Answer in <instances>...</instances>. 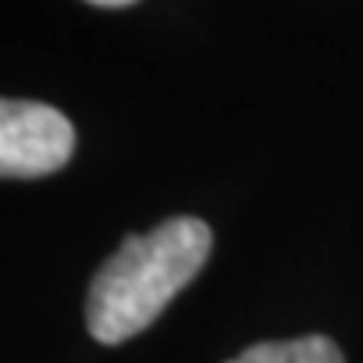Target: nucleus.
<instances>
[{
  "instance_id": "1",
  "label": "nucleus",
  "mask_w": 363,
  "mask_h": 363,
  "mask_svg": "<svg viewBox=\"0 0 363 363\" xmlns=\"http://www.w3.org/2000/svg\"><path fill=\"white\" fill-rule=\"evenodd\" d=\"M208 252L212 229L192 216H175L152 233L128 235L91 279L88 333L108 347L138 337L199 276Z\"/></svg>"
},
{
  "instance_id": "2",
  "label": "nucleus",
  "mask_w": 363,
  "mask_h": 363,
  "mask_svg": "<svg viewBox=\"0 0 363 363\" xmlns=\"http://www.w3.org/2000/svg\"><path fill=\"white\" fill-rule=\"evenodd\" d=\"M74 152V125L40 101L0 98V179H40L65 169Z\"/></svg>"
},
{
  "instance_id": "3",
  "label": "nucleus",
  "mask_w": 363,
  "mask_h": 363,
  "mask_svg": "<svg viewBox=\"0 0 363 363\" xmlns=\"http://www.w3.org/2000/svg\"><path fill=\"white\" fill-rule=\"evenodd\" d=\"M225 363H347L340 347L330 337H299V340H276V343H256L239 357Z\"/></svg>"
},
{
  "instance_id": "4",
  "label": "nucleus",
  "mask_w": 363,
  "mask_h": 363,
  "mask_svg": "<svg viewBox=\"0 0 363 363\" xmlns=\"http://www.w3.org/2000/svg\"><path fill=\"white\" fill-rule=\"evenodd\" d=\"M88 4H94V7H128L135 0H88Z\"/></svg>"
}]
</instances>
